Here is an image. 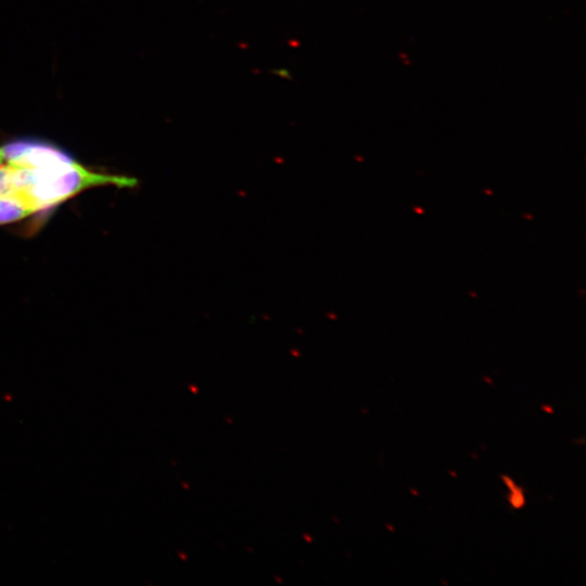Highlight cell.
Listing matches in <instances>:
<instances>
[{
	"instance_id": "1",
	"label": "cell",
	"mask_w": 586,
	"mask_h": 586,
	"mask_svg": "<svg viewBox=\"0 0 586 586\" xmlns=\"http://www.w3.org/2000/svg\"><path fill=\"white\" fill-rule=\"evenodd\" d=\"M10 166L12 167L14 191L20 190L31 198L40 211L59 204L91 187L113 184L132 188L137 184L135 178L90 171L69 156L54 164L37 168Z\"/></svg>"
},
{
	"instance_id": "2",
	"label": "cell",
	"mask_w": 586,
	"mask_h": 586,
	"mask_svg": "<svg viewBox=\"0 0 586 586\" xmlns=\"http://www.w3.org/2000/svg\"><path fill=\"white\" fill-rule=\"evenodd\" d=\"M38 211L37 203L20 190L0 195V225L18 221Z\"/></svg>"
},
{
	"instance_id": "3",
	"label": "cell",
	"mask_w": 586,
	"mask_h": 586,
	"mask_svg": "<svg viewBox=\"0 0 586 586\" xmlns=\"http://www.w3.org/2000/svg\"><path fill=\"white\" fill-rule=\"evenodd\" d=\"M14 191L12 167L9 164L0 165V195Z\"/></svg>"
},
{
	"instance_id": "4",
	"label": "cell",
	"mask_w": 586,
	"mask_h": 586,
	"mask_svg": "<svg viewBox=\"0 0 586 586\" xmlns=\"http://www.w3.org/2000/svg\"><path fill=\"white\" fill-rule=\"evenodd\" d=\"M2 164V156H1V152H0V165Z\"/></svg>"
}]
</instances>
